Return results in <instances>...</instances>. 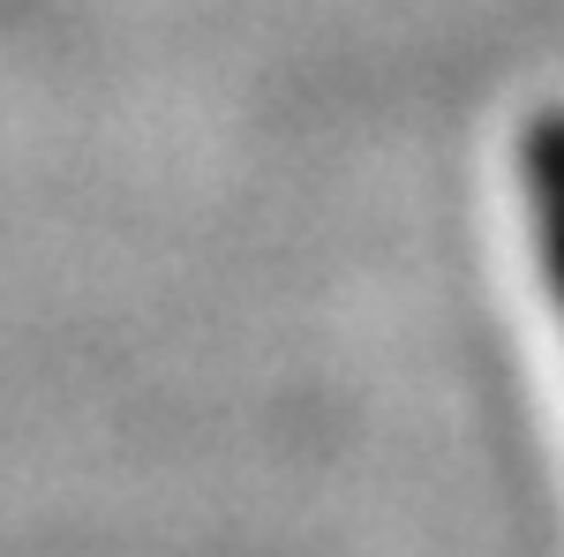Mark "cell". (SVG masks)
Listing matches in <instances>:
<instances>
[{
  "mask_svg": "<svg viewBox=\"0 0 564 557\" xmlns=\"http://www.w3.org/2000/svg\"><path fill=\"white\" fill-rule=\"evenodd\" d=\"M512 226H520L534 324H542L550 399H557L564 422V98L534 106L512 129Z\"/></svg>",
  "mask_w": 564,
  "mask_h": 557,
  "instance_id": "cell-1",
  "label": "cell"
}]
</instances>
